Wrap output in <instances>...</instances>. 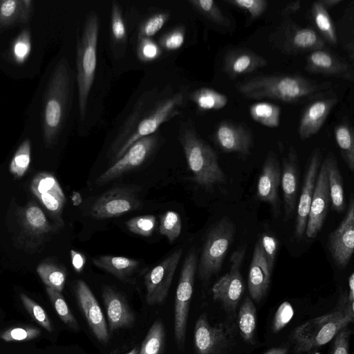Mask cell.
I'll list each match as a JSON object with an SVG mask.
<instances>
[{"label": "cell", "mask_w": 354, "mask_h": 354, "mask_svg": "<svg viewBox=\"0 0 354 354\" xmlns=\"http://www.w3.org/2000/svg\"><path fill=\"white\" fill-rule=\"evenodd\" d=\"M20 299L32 318L48 332H52L53 326L44 309L24 293L20 294Z\"/></svg>", "instance_id": "7bdbcfd3"}, {"label": "cell", "mask_w": 354, "mask_h": 354, "mask_svg": "<svg viewBox=\"0 0 354 354\" xmlns=\"http://www.w3.org/2000/svg\"><path fill=\"white\" fill-rule=\"evenodd\" d=\"M156 225V218L151 214L133 217L126 222V225L130 232L142 236H151Z\"/></svg>", "instance_id": "b9f144b4"}, {"label": "cell", "mask_w": 354, "mask_h": 354, "mask_svg": "<svg viewBox=\"0 0 354 354\" xmlns=\"http://www.w3.org/2000/svg\"><path fill=\"white\" fill-rule=\"evenodd\" d=\"M286 46L295 52L314 51L322 49L324 39L312 28H296L291 30L286 39Z\"/></svg>", "instance_id": "f1b7e54d"}, {"label": "cell", "mask_w": 354, "mask_h": 354, "mask_svg": "<svg viewBox=\"0 0 354 354\" xmlns=\"http://www.w3.org/2000/svg\"><path fill=\"white\" fill-rule=\"evenodd\" d=\"M46 292L61 320L71 329L78 331V323L61 292L49 288H46Z\"/></svg>", "instance_id": "f35d334b"}, {"label": "cell", "mask_w": 354, "mask_h": 354, "mask_svg": "<svg viewBox=\"0 0 354 354\" xmlns=\"http://www.w3.org/2000/svg\"><path fill=\"white\" fill-rule=\"evenodd\" d=\"M184 102L181 92L172 95H165L157 90L145 92L135 104L113 144V161L118 160L136 141L156 133L162 124L180 115Z\"/></svg>", "instance_id": "6da1fadb"}, {"label": "cell", "mask_w": 354, "mask_h": 354, "mask_svg": "<svg viewBox=\"0 0 354 354\" xmlns=\"http://www.w3.org/2000/svg\"><path fill=\"white\" fill-rule=\"evenodd\" d=\"M306 69L310 73L353 80L350 65L323 49L310 52L306 57Z\"/></svg>", "instance_id": "d4e9b609"}, {"label": "cell", "mask_w": 354, "mask_h": 354, "mask_svg": "<svg viewBox=\"0 0 354 354\" xmlns=\"http://www.w3.org/2000/svg\"><path fill=\"white\" fill-rule=\"evenodd\" d=\"M181 228V218L176 212L167 211L161 216L159 232L165 236L170 243L179 236Z\"/></svg>", "instance_id": "ab89813d"}, {"label": "cell", "mask_w": 354, "mask_h": 354, "mask_svg": "<svg viewBox=\"0 0 354 354\" xmlns=\"http://www.w3.org/2000/svg\"><path fill=\"white\" fill-rule=\"evenodd\" d=\"M25 220L28 227L36 233L44 232L48 230L47 219L37 206L32 205L26 210Z\"/></svg>", "instance_id": "7dc6e473"}, {"label": "cell", "mask_w": 354, "mask_h": 354, "mask_svg": "<svg viewBox=\"0 0 354 354\" xmlns=\"http://www.w3.org/2000/svg\"><path fill=\"white\" fill-rule=\"evenodd\" d=\"M41 330L32 326H24L10 328L0 335V338L6 342L27 341L37 338Z\"/></svg>", "instance_id": "bcb514c9"}, {"label": "cell", "mask_w": 354, "mask_h": 354, "mask_svg": "<svg viewBox=\"0 0 354 354\" xmlns=\"http://www.w3.org/2000/svg\"><path fill=\"white\" fill-rule=\"evenodd\" d=\"M31 191L50 212L58 213L65 202V196L53 175L46 172L37 174L31 183Z\"/></svg>", "instance_id": "cb8c5ba5"}, {"label": "cell", "mask_w": 354, "mask_h": 354, "mask_svg": "<svg viewBox=\"0 0 354 354\" xmlns=\"http://www.w3.org/2000/svg\"><path fill=\"white\" fill-rule=\"evenodd\" d=\"M322 5L326 8H330L342 2V0H320Z\"/></svg>", "instance_id": "94428289"}, {"label": "cell", "mask_w": 354, "mask_h": 354, "mask_svg": "<svg viewBox=\"0 0 354 354\" xmlns=\"http://www.w3.org/2000/svg\"><path fill=\"white\" fill-rule=\"evenodd\" d=\"M324 162L326 166L330 202L332 207L337 213L344 211L346 203L342 177L337 165V160L332 153H329Z\"/></svg>", "instance_id": "4316f807"}, {"label": "cell", "mask_w": 354, "mask_h": 354, "mask_svg": "<svg viewBox=\"0 0 354 354\" xmlns=\"http://www.w3.org/2000/svg\"><path fill=\"white\" fill-rule=\"evenodd\" d=\"M335 138L341 156L348 169L354 171V136L351 126L346 122H340L335 127Z\"/></svg>", "instance_id": "1f68e13d"}, {"label": "cell", "mask_w": 354, "mask_h": 354, "mask_svg": "<svg viewBox=\"0 0 354 354\" xmlns=\"http://www.w3.org/2000/svg\"><path fill=\"white\" fill-rule=\"evenodd\" d=\"M30 0H0V28L17 21L26 22L32 10Z\"/></svg>", "instance_id": "f546056e"}, {"label": "cell", "mask_w": 354, "mask_h": 354, "mask_svg": "<svg viewBox=\"0 0 354 354\" xmlns=\"http://www.w3.org/2000/svg\"><path fill=\"white\" fill-rule=\"evenodd\" d=\"M180 142L194 182L205 188L225 183L226 176L216 152L198 136L193 125L183 127Z\"/></svg>", "instance_id": "277c9868"}, {"label": "cell", "mask_w": 354, "mask_h": 354, "mask_svg": "<svg viewBox=\"0 0 354 354\" xmlns=\"http://www.w3.org/2000/svg\"><path fill=\"white\" fill-rule=\"evenodd\" d=\"M237 326L243 339L249 344H254L257 310L252 300L249 297L245 298L239 308Z\"/></svg>", "instance_id": "4dcf8cb0"}, {"label": "cell", "mask_w": 354, "mask_h": 354, "mask_svg": "<svg viewBox=\"0 0 354 354\" xmlns=\"http://www.w3.org/2000/svg\"><path fill=\"white\" fill-rule=\"evenodd\" d=\"M351 330L347 327L340 330L334 337L330 354H349Z\"/></svg>", "instance_id": "11a10c76"}, {"label": "cell", "mask_w": 354, "mask_h": 354, "mask_svg": "<svg viewBox=\"0 0 354 354\" xmlns=\"http://www.w3.org/2000/svg\"><path fill=\"white\" fill-rule=\"evenodd\" d=\"M348 299L350 302L354 303V273L352 272L348 278Z\"/></svg>", "instance_id": "680465c9"}, {"label": "cell", "mask_w": 354, "mask_h": 354, "mask_svg": "<svg viewBox=\"0 0 354 354\" xmlns=\"http://www.w3.org/2000/svg\"><path fill=\"white\" fill-rule=\"evenodd\" d=\"M251 118L258 123L270 128L279 124L280 107L276 104L261 102L252 104L249 108Z\"/></svg>", "instance_id": "e575fe53"}, {"label": "cell", "mask_w": 354, "mask_h": 354, "mask_svg": "<svg viewBox=\"0 0 354 354\" xmlns=\"http://www.w3.org/2000/svg\"><path fill=\"white\" fill-rule=\"evenodd\" d=\"M160 47L151 38H138L137 54L142 62H148L157 59L161 55Z\"/></svg>", "instance_id": "c3c4849f"}, {"label": "cell", "mask_w": 354, "mask_h": 354, "mask_svg": "<svg viewBox=\"0 0 354 354\" xmlns=\"http://www.w3.org/2000/svg\"><path fill=\"white\" fill-rule=\"evenodd\" d=\"M310 354H311V353H310Z\"/></svg>", "instance_id": "03108f58"}, {"label": "cell", "mask_w": 354, "mask_h": 354, "mask_svg": "<svg viewBox=\"0 0 354 354\" xmlns=\"http://www.w3.org/2000/svg\"><path fill=\"white\" fill-rule=\"evenodd\" d=\"M330 202L328 175L324 162L321 164L310 207L306 235L315 238L321 231Z\"/></svg>", "instance_id": "2e32d148"}, {"label": "cell", "mask_w": 354, "mask_h": 354, "mask_svg": "<svg viewBox=\"0 0 354 354\" xmlns=\"http://www.w3.org/2000/svg\"><path fill=\"white\" fill-rule=\"evenodd\" d=\"M328 249L336 265L345 268L354 250V201L352 196L344 219L329 235Z\"/></svg>", "instance_id": "5bb4252c"}, {"label": "cell", "mask_w": 354, "mask_h": 354, "mask_svg": "<svg viewBox=\"0 0 354 354\" xmlns=\"http://www.w3.org/2000/svg\"><path fill=\"white\" fill-rule=\"evenodd\" d=\"M236 326L232 322L211 324L205 314L196 320L194 344L196 354H228L235 344Z\"/></svg>", "instance_id": "ba28073f"}, {"label": "cell", "mask_w": 354, "mask_h": 354, "mask_svg": "<svg viewBox=\"0 0 354 354\" xmlns=\"http://www.w3.org/2000/svg\"><path fill=\"white\" fill-rule=\"evenodd\" d=\"M225 2L248 12L251 19L259 17L268 6L265 0H225Z\"/></svg>", "instance_id": "681fc988"}, {"label": "cell", "mask_w": 354, "mask_h": 354, "mask_svg": "<svg viewBox=\"0 0 354 354\" xmlns=\"http://www.w3.org/2000/svg\"><path fill=\"white\" fill-rule=\"evenodd\" d=\"M196 268L197 254L194 250H191L184 261L175 297L174 337L180 350L185 346L189 304Z\"/></svg>", "instance_id": "9c48e42d"}, {"label": "cell", "mask_w": 354, "mask_h": 354, "mask_svg": "<svg viewBox=\"0 0 354 354\" xmlns=\"http://www.w3.org/2000/svg\"><path fill=\"white\" fill-rule=\"evenodd\" d=\"M346 48H347V50L348 51V55H350L351 57V61L353 60V55H354V53H353V42H351L350 44H348L347 46H346Z\"/></svg>", "instance_id": "be15d7a7"}, {"label": "cell", "mask_w": 354, "mask_h": 354, "mask_svg": "<svg viewBox=\"0 0 354 354\" xmlns=\"http://www.w3.org/2000/svg\"><path fill=\"white\" fill-rule=\"evenodd\" d=\"M188 3L198 12L214 23L221 26H227L230 24L228 19L214 1L189 0Z\"/></svg>", "instance_id": "74e56055"}, {"label": "cell", "mask_w": 354, "mask_h": 354, "mask_svg": "<svg viewBox=\"0 0 354 354\" xmlns=\"http://www.w3.org/2000/svg\"><path fill=\"white\" fill-rule=\"evenodd\" d=\"M267 60L260 55L244 49L229 51L223 59V70L232 77L250 73L266 66Z\"/></svg>", "instance_id": "484cf974"}, {"label": "cell", "mask_w": 354, "mask_h": 354, "mask_svg": "<svg viewBox=\"0 0 354 354\" xmlns=\"http://www.w3.org/2000/svg\"><path fill=\"white\" fill-rule=\"evenodd\" d=\"M37 272L47 288L61 292L66 281V272L63 268L50 263H44L37 268Z\"/></svg>", "instance_id": "8d00e7d4"}, {"label": "cell", "mask_w": 354, "mask_h": 354, "mask_svg": "<svg viewBox=\"0 0 354 354\" xmlns=\"http://www.w3.org/2000/svg\"><path fill=\"white\" fill-rule=\"evenodd\" d=\"M71 256L74 269L78 272H81L86 262L85 257L81 253L73 250H71Z\"/></svg>", "instance_id": "9f6ffc18"}, {"label": "cell", "mask_w": 354, "mask_h": 354, "mask_svg": "<svg viewBox=\"0 0 354 354\" xmlns=\"http://www.w3.org/2000/svg\"><path fill=\"white\" fill-rule=\"evenodd\" d=\"M127 354H139V350L137 347H136L130 352H129Z\"/></svg>", "instance_id": "e7e4bbea"}, {"label": "cell", "mask_w": 354, "mask_h": 354, "mask_svg": "<svg viewBox=\"0 0 354 354\" xmlns=\"http://www.w3.org/2000/svg\"><path fill=\"white\" fill-rule=\"evenodd\" d=\"M281 171L277 156L270 151L259 174L257 196L259 201L270 204L274 212L278 213L279 198V187L281 183Z\"/></svg>", "instance_id": "d6986e66"}, {"label": "cell", "mask_w": 354, "mask_h": 354, "mask_svg": "<svg viewBox=\"0 0 354 354\" xmlns=\"http://www.w3.org/2000/svg\"><path fill=\"white\" fill-rule=\"evenodd\" d=\"M31 49L30 37L28 30L23 31L15 41L13 55L19 63L24 62L29 55Z\"/></svg>", "instance_id": "f5cc1de1"}, {"label": "cell", "mask_w": 354, "mask_h": 354, "mask_svg": "<svg viewBox=\"0 0 354 354\" xmlns=\"http://www.w3.org/2000/svg\"><path fill=\"white\" fill-rule=\"evenodd\" d=\"M214 138L223 151L242 156H249L253 145L250 129L244 125L229 121H223L217 125Z\"/></svg>", "instance_id": "e0dca14e"}, {"label": "cell", "mask_w": 354, "mask_h": 354, "mask_svg": "<svg viewBox=\"0 0 354 354\" xmlns=\"http://www.w3.org/2000/svg\"><path fill=\"white\" fill-rule=\"evenodd\" d=\"M234 232V225L227 218H223L212 227L198 264V275L201 279L207 280L221 270L233 241Z\"/></svg>", "instance_id": "52a82bcc"}, {"label": "cell", "mask_w": 354, "mask_h": 354, "mask_svg": "<svg viewBox=\"0 0 354 354\" xmlns=\"http://www.w3.org/2000/svg\"><path fill=\"white\" fill-rule=\"evenodd\" d=\"M30 161V142L25 140L15 152L10 165V171L16 177H21L26 172Z\"/></svg>", "instance_id": "60d3db41"}, {"label": "cell", "mask_w": 354, "mask_h": 354, "mask_svg": "<svg viewBox=\"0 0 354 354\" xmlns=\"http://www.w3.org/2000/svg\"><path fill=\"white\" fill-rule=\"evenodd\" d=\"M93 263L95 266L122 281L127 279L140 265V262L136 259L111 255H102L93 258Z\"/></svg>", "instance_id": "83f0119b"}, {"label": "cell", "mask_w": 354, "mask_h": 354, "mask_svg": "<svg viewBox=\"0 0 354 354\" xmlns=\"http://www.w3.org/2000/svg\"><path fill=\"white\" fill-rule=\"evenodd\" d=\"M111 30L113 40L118 43H124L127 39V30L122 15L121 8L115 1L112 2L111 15Z\"/></svg>", "instance_id": "ee69618b"}, {"label": "cell", "mask_w": 354, "mask_h": 354, "mask_svg": "<svg viewBox=\"0 0 354 354\" xmlns=\"http://www.w3.org/2000/svg\"><path fill=\"white\" fill-rule=\"evenodd\" d=\"M288 348L286 347H275L268 350L263 354H288Z\"/></svg>", "instance_id": "91938a15"}, {"label": "cell", "mask_w": 354, "mask_h": 354, "mask_svg": "<svg viewBox=\"0 0 354 354\" xmlns=\"http://www.w3.org/2000/svg\"><path fill=\"white\" fill-rule=\"evenodd\" d=\"M245 254V246L235 250L231 255L230 270L212 288V297L221 304L225 310L235 316L236 308L244 292L241 268Z\"/></svg>", "instance_id": "30bf717a"}, {"label": "cell", "mask_w": 354, "mask_h": 354, "mask_svg": "<svg viewBox=\"0 0 354 354\" xmlns=\"http://www.w3.org/2000/svg\"><path fill=\"white\" fill-rule=\"evenodd\" d=\"M102 296L106 311L109 331L131 327L135 322V315L125 297L109 286H104Z\"/></svg>", "instance_id": "ffe728a7"}, {"label": "cell", "mask_w": 354, "mask_h": 354, "mask_svg": "<svg viewBox=\"0 0 354 354\" xmlns=\"http://www.w3.org/2000/svg\"><path fill=\"white\" fill-rule=\"evenodd\" d=\"M73 201L74 205H77L81 203L82 198L79 193H77V192L74 193V194L73 196Z\"/></svg>", "instance_id": "6125c7cd"}, {"label": "cell", "mask_w": 354, "mask_h": 354, "mask_svg": "<svg viewBox=\"0 0 354 354\" xmlns=\"http://www.w3.org/2000/svg\"><path fill=\"white\" fill-rule=\"evenodd\" d=\"M328 85V82L318 84L298 75H261L247 80L236 88L246 98L295 102L327 88Z\"/></svg>", "instance_id": "3957f363"}, {"label": "cell", "mask_w": 354, "mask_h": 354, "mask_svg": "<svg viewBox=\"0 0 354 354\" xmlns=\"http://www.w3.org/2000/svg\"><path fill=\"white\" fill-rule=\"evenodd\" d=\"M185 32L183 28H177L165 34L160 39V46L167 50H178L183 45Z\"/></svg>", "instance_id": "816d5d0a"}, {"label": "cell", "mask_w": 354, "mask_h": 354, "mask_svg": "<svg viewBox=\"0 0 354 354\" xmlns=\"http://www.w3.org/2000/svg\"><path fill=\"white\" fill-rule=\"evenodd\" d=\"M165 339L164 324L160 319H157L150 327L142 344L139 354H162Z\"/></svg>", "instance_id": "d590c367"}, {"label": "cell", "mask_w": 354, "mask_h": 354, "mask_svg": "<svg viewBox=\"0 0 354 354\" xmlns=\"http://www.w3.org/2000/svg\"><path fill=\"white\" fill-rule=\"evenodd\" d=\"M75 290L78 304L91 332L100 343H107L110 337L108 326L91 290L82 280L77 281Z\"/></svg>", "instance_id": "9a60e30c"}, {"label": "cell", "mask_w": 354, "mask_h": 354, "mask_svg": "<svg viewBox=\"0 0 354 354\" xmlns=\"http://www.w3.org/2000/svg\"><path fill=\"white\" fill-rule=\"evenodd\" d=\"M98 33V17L95 12H91L88 15L84 22L77 49L79 109L82 120L85 117L88 97L95 78Z\"/></svg>", "instance_id": "8992f818"}, {"label": "cell", "mask_w": 354, "mask_h": 354, "mask_svg": "<svg viewBox=\"0 0 354 354\" xmlns=\"http://www.w3.org/2000/svg\"><path fill=\"white\" fill-rule=\"evenodd\" d=\"M301 8V1H293L289 2L285 8L281 10V14L283 16H288L292 13L296 12Z\"/></svg>", "instance_id": "6f0895ef"}, {"label": "cell", "mask_w": 354, "mask_h": 354, "mask_svg": "<svg viewBox=\"0 0 354 354\" xmlns=\"http://www.w3.org/2000/svg\"><path fill=\"white\" fill-rule=\"evenodd\" d=\"M322 155L318 149L312 153L305 172L297 205L295 234L302 237L306 230L308 217L318 172L322 164Z\"/></svg>", "instance_id": "ac0fdd59"}, {"label": "cell", "mask_w": 354, "mask_h": 354, "mask_svg": "<svg viewBox=\"0 0 354 354\" xmlns=\"http://www.w3.org/2000/svg\"><path fill=\"white\" fill-rule=\"evenodd\" d=\"M299 160L296 151L290 147L283 159L281 176L285 218L289 219L296 209L299 186Z\"/></svg>", "instance_id": "44dd1931"}, {"label": "cell", "mask_w": 354, "mask_h": 354, "mask_svg": "<svg viewBox=\"0 0 354 354\" xmlns=\"http://www.w3.org/2000/svg\"><path fill=\"white\" fill-rule=\"evenodd\" d=\"M311 14L314 24L322 35V38L330 44L336 45L337 37L333 22L327 9L322 5L320 0L313 3Z\"/></svg>", "instance_id": "d6a6232c"}, {"label": "cell", "mask_w": 354, "mask_h": 354, "mask_svg": "<svg viewBox=\"0 0 354 354\" xmlns=\"http://www.w3.org/2000/svg\"><path fill=\"white\" fill-rule=\"evenodd\" d=\"M263 250V253L269 270L272 272L278 248L277 239L266 233L263 234L259 239Z\"/></svg>", "instance_id": "f907efd6"}, {"label": "cell", "mask_w": 354, "mask_h": 354, "mask_svg": "<svg viewBox=\"0 0 354 354\" xmlns=\"http://www.w3.org/2000/svg\"><path fill=\"white\" fill-rule=\"evenodd\" d=\"M71 75L67 62L57 64L49 80L44 100L43 129L47 143L51 144L60 131L68 108Z\"/></svg>", "instance_id": "5b68a950"}, {"label": "cell", "mask_w": 354, "mask_h": 354, "mask_svg": "<svg viewBox=\"0 0 354 354\" xmlns=\"http://www.w3.org/2000/svg\"><path fill=\"white\" fill-rule=\"evenodd\" d=\"M271 274L258 240L254 249L248 278L251 299L259 302L265 297L270 286Z\"/></svg>", "instance_id": "603a6c76"}, {"label": "cell", "mask_w": 354, "mask_h": 354, "mask_svg": "<svg viewBox=\"0 0 354 354\" xmlns=\"http://www.w3.org/2000/svg\"><path fill=\"white\" fill-rule=\"evenodd\" d=\"M182 253V249L175 250L145 274V299L148 305L161 304L165 300Z\"/></svg>", "instance_id": "4fadbf2b"}, {"label": "cell", "mask_w": 354, "mask_h": 354, "mask_svg": "<svg viewBox=\"0 0 354 354\" xmlns=\"http://www.w3.org/2000/svg\"><path fill=\"white\" fill-rule=\"evenodd\" d=\"M141 201L136 190L130 187H113L101 195L92 205L90 214L95 219L121 216L138 209Z\"/></svg>", "instance_id": "7c38bea8"}, {"label": "cell", "mask_w": 354, "mask_h": 354, "mask_svg": "<svg viewBox=\"0 0 354 354\" xmlns=\"http://www.w3.org/2000/svg\"><path fill=\"white\" fill-rule=\"evenodd\" d=\"M168 12L156 13L147 19L139 28L138 38H151L156 35L169 19Z\"/></svg>", "instance_id": "f6af8a7d"}, {"label": "cell", "mask_w": 354, "mask_h": 354, "mask_svg": "<svg viewBox=\"0 0 354 354\" xmlns=\"http://www.w3.org/2000/svg\"><path fill=\"white\" fill-rule=\"evenodd\" d=\"M353 305L345 291L339 297L334 310L296 327L290 336L294 351L299 354L309 352L330 342L353 322Z\"/></svg>", "instance_id": "7a4b0ae2"}, {"label": "cell", "mask_w": 354, "mask_h": 354, "mask_svg": "<svg viewBox=\"0 0 354 354\" xmlns=\"http://www.w3.org/2000/svg\"><path fill=\"white\" fill-rule=\"evenodd\" d=\"M156 133L136 141L125 153L96 179L97 185H102L120 177L141 165L151 155L158 145Z\"/></svg>", "instance_id": "8fae6325"}, {"label": "cell", "mask_w": 354, "mask_h": 354, "mask_svg": "<svg viewBox=\"0 0 354 354\" xmlns=\"http://www.w3.org/2000/svg\"><path fill=\"white\" fill-rule=\"evenodd\" d=\"M294 315V310L292 305L288 301L283 302L275 313L272 330L274 333H278L282 330L291 320Z\"/></svg>", "instance_id": "db71d44e"}, {"label": "cell", "mask_w": 354, "mask_h": 354, "mask_svg": "<svg viewBox=\"0 0 354 354\" xmlns=\"http://www.w3.org/2000/svg\"><path fill=\"white\" fill-rule=\"evenodd\" d=\"M337 101L335 97L319 99L306 106L298 126V134L301 140H306L319 132Z\"/></svg>", "instance_id": "7402d4cb"}, {"label": "cell", "mask_w": 354, "mask_h": 354, "mask_svg": "<svg viewBox=\"0 0 354 354\" xmlns=\"http://www.w3.org/2000/svg\"><path fill=\"white\" fill-rule=\"evenodd\" d=\"M190 98L198 108L202 111L218 110L225 107L228 102L227 97L209 88H201L194 91Z\"/></svg>", "instance_id": "836d02e7"}]
</instances>
